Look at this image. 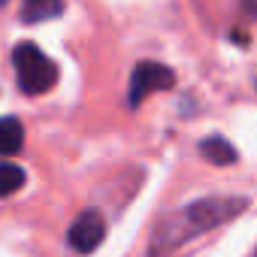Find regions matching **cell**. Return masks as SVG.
<instances>
[{"mask_svg":"<svg viewBox=\"0 0 257 257\" xmlns=\"http://www.w3.org/2000/svg\"><path fill=\"white\" fill-rule=\"evenodd\" d=\"M245 209H248L245 197H206V200H197V203H191V206L167 215L158 224V230L152 236V245H149V254L158 257V254L176 251L185 242H191L194 236L209 233V230L233 221Z\"/></svg>","mask_w":257,"mask_h":257,"instance_id":"1","label":"cell"},{"mask_svg":"<svg viewBox=\"0 0 257 257\" xmlns=\"http://www.w3.org/2000/svg\"><path fill=\"white\" fill-rule=\"evenodd\" d=\"M13 67H16L19 88L31 97H40V94H46L58 85L55 61L34 43H19L13 49Z\"/></svg>","mask_w":257,"mask_h":257,"instance_id":"2","label":"cell"},{"mask_svg":"<svg viewBox=\"0 0 257 257\" xmlns=\"http://www.w3.org/2000/svg\"><path fill=\"white\" fill-rule=\"evenodd\" d=\"M176 85V73L167 64L158 61H140L131 73V88H127V103L140 106L152 91H170Z\"/></svg>","mask_w":257,"mask_h":257,"instance_id":"3","label":"cell"},{"mask_svg":"<svg viewBox=\"0 0 257 257\" xmlns=\"http://www.w3.org/2000/svg\"><path fill=\"white\" fill-rule=\"evenodd\" d=\"M103 236H106V221H103V215L94 212V209L82 212V215L70 224V230H67V242H70V248L79 251V254L97 251L100 242H103Z\"/></svg>","mask_w":257,"mask_h":257,"instance_id":"4","label":"cell"},{"mask_svg":"<svg viewBox=\"0 0 257 257\" xmlns=\"http://www.w3.org/2000/svg\"><path fill=\"white\" fill-rule=\"evenodd\" d=\"M25 146V127L16 115L0 118V155H16Z\"/></svg>","mask_w":257,"mask_h":257,"instance_id":"5","label":"cell"},{"mask_svg":"<svg viewBox=\"0 0 257 257\" xmlns=\"http://www.w3.org/2000/svg\"><path fill=\"white\" fill-rule=\"evenodd\" d=\"M64 13V0H22V22L37 25Z\"/></svg>","mask_w":257,"mask_h":257,"instance_id":"6","label":"cell"},{"mask_svg":"<svg viewBox=\"0 0 257 257\" xmlns=\"http://www.w3.org/2000/svg\"><path fill=\"white\" fill-rule=\"evenodd\" d=\"M200 152H203V158L212 161L215 167L236 164V149H233L227 140H221V137H206V140L200 143Z\"/></svg>","mask_w":257,"mask_h":257,"instance_id":"7","label":"cell"},{"mask_svg":"<svg viewBox=\"0 0 257 257\" xmlns=\"http://www.w3.org/2000/svg\"><path fill=\"white\" fill-rule=\"evenodd\" d=\"M28 182L25 170L13 161H0V197H13L16 191H22Z\"/></svg>","mask_w":257,"mask_h":257,"instance_id":"8","label":"cell"},{"mask_svg":"<svg viewBox=\"0 0 257 257\" xmlns=\"http://www.w3.org/2000/svg\"><path fill=\"white\" fill-rule=\"evenodd\" d=\"M239 7L245 16H257V0H239Z\"/></svg>","mask_w":257,"mask_h":257,"instance_id":"9","label":"cell"},{"mask_svg":"<svg viewBox=\"0 0 257 257\" xmlns=\"http://www.w3.org/2000/svg\"><path fill=\"white\" fill-rule=\"evenodd\" d=\"M7 4H10V0H0V7H7Z\"/></svg>","mask_w":257,"mask_h":257,"instance_id":"10","label":"cell"}]
</instances>
